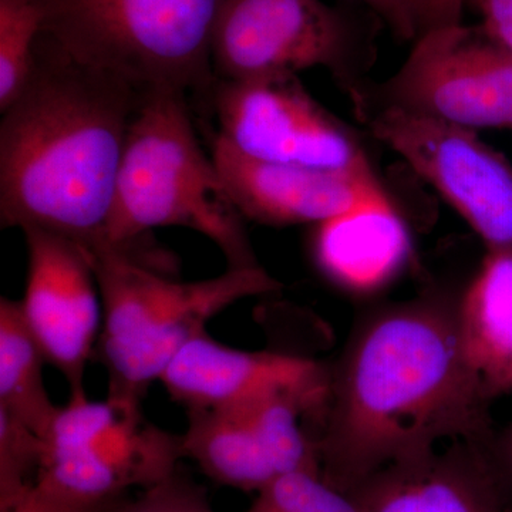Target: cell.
Instances as JSON below:
<instances>
[{
	"label": "cell",
	"instance_id": "obj_1",
	"mask_svg": "<svg viewBox=\"0 0 512 512\" xmlns=\"http://www.w3.org/2000/svg\"><path fill=\"white\" fill-rule=\"evenodd\" d=\"M493 403L468 366L457 295L421 293L357 320L320 423V473L352 493L384 468L453 443H487Z\"/></svg>",
	"mask_w": 512,
	"mask_h": 512
},
{
	"label": "cell",
	"instance_id": "obj_2",
	"mask_svg": "<svg viewBox=\"0 0 512 512\" xmlns=\"http://www.w3.org/2000/svg\"><path fill=\"white\" fill-rule=\"evenodd\" d=\"M144 94L40 35L0 123V222L104 244L128 128Z\"/></svg>",
	"mask_w": 512,
	"mask_h": 512
},
{
	"label": "cell",
	"instance_id": "obj_3",
	"mask_svg": "<svg viewBox=\"0 0 512 512\" xmlns=\"http://www.w3.org/2000/svg\"><path fill=\"white\" fill-rule=\"evenodd\" d=\"M167 227L210 239L228 268L259 265L244 217L200 146L187 97L154 90L144 94L128 128L104 244L131 252L147 232Z\"/></svg>",
	"mask_w": 512,
	"mask_h": 512
},
{
	"label": "cell",
	"instance_id": "obj_4",
	"mask_svg": "<svg viewBox=\"0 0 512 512\" xmlns=\"http://www.w3.org/2000/svg\"><path fill=\"white\" fill-rule=\"evenodd\" d=\"M103 302L96 353L109 376V394L143 402L168 365L207 332L215 316L235 303L281 291L261 265L228 268L204 281L181 282L127 251L101 244L86 248Z\"/></svg>",
	"mask_w": 512,
	"mask_h": 512
},
{
	"label": "cell",
	"instance_id": "obj_5",
	"mask_svg": "<svg viewBox=\"0 0 512 512\" xmlns=\"http://www.w3.org/2000/svg\"><path fill=\"white\" fill-rule=\"evenodd\" d=\"M42 35L141 93L210 90L224 0H45Z\"/></svg>",
	"mask_w": 512,
	"mask_h": 512
},
{
	"label": "cell",
	"instance_id": "obj_6",
	"mask_svg": "<svg viewBox=\"0 0 512 512\" xmlns=\"http://www.w3.org/2000/svg\"><path fill=\"white\" fill-rule=\"evenodd\" d=\"M375 53L342 10L323 0H224L214 39L217 79L298 74L322 67L349 94L369 80Z\"/></svg>",
	"mask_w": 512,
	"mask_h": 512
},
{
	"label": "cell",
	"instance_id": "obj_7",
	"mask_svg": "<svg viewBox=\"0 0 512 512\" xmlns=\"http://www.w3.org/2000/svg\"><path fill=\"white\" fill-rule=\"evenodd\" d=\"M215 137L266 163L377 178L365 148L348 124L318 103L298 74L215 80Z\"/></svg>",
	"mask_w": 512,
	"mask_h": 512
},
{
	"label": "cell",
	"instance_id": "obj_8",
	"mask_svg": "<svg viewBox=\"0 0 512 512\" xmlns=\"http://www.w3.org/2000/svg\"><path fill=\"white\" fill-rule=\"evenodd\" d=\"M353 107L372 136L466 221L485 251L512 247V165L476 131L389 104Z\"/></svg>",
	"mask_w": 512,
	"mask_h": 512
},
{
	"label": "cell",
	"instance_id": "obj_9",
	"mask_svg": "<svg viewBox=\"0 0 512 512\" xmlns=\"http://www.w3.org/2000/svg\"><path fill=\"white\" fill-rule=\"evenodd\" d=\"M389 104L478 130H512V56L464 25L414 39L400 69L382 84L367 83L352 104Z\"/></svg>",
	"mask_w": 512,
	"mask_h": 512
},
{
	"label": "cell",
	"instance_id": "obj_10",
	"mask_svg": "<svg viewBox=\"0 0 512 512\" xmlns=\"http://www.w3.org/2000/svg\"><path fill=\"white\" fill-rule=\"evenodd\" d=\"M28 275L20 311L33 338L69 386L86 396L84 377L103 330V302L86 249L40 228L22 229Z\"/></svg>",
	"mask_w": 512,
	"mask_h": 512
},
{
	"label": "cell",
	"instance_id": "obj_11",
	"mask_svg": "<svg viewBox=\"0 0 512 512\" xmlns=\"http://www.w3.org/2000/svg\"><path fill=\"white\" fill-rule=\"evenodd\" d=\"M160 383L187 410L232 409L281 396L301 403L320 424L330 366L291 353L231 348L205 332L174 357Z\"/></svg>",
	"mask_w": 512,
	"mask_h": 512
},
{
	"label": "cell",
	"instance_id": "obj_12",
	"mask_svg": "<svg viewBox=\"0 0 512 512\" xmlns=\"http://www.w3.org/2000/svg\"><path fill=\"white\" fill-rule=\"evenodd\" d=\"M183 457L181 434L150 423L141 403H124L80 443L46 450L36 484L74 504L104 512L128 488L146 490L173 476Z\"/></svg>",
	"mask_w": 512,
	"mask_h": 512
},
{
	"label": "cell",
	"instance_id": "obj_13",
	"mask_svg": "<svg viewBox=\"0 0 512 512\" xmlns=\"http://www.w3.org/2000/svg\"><path fill=\"white\" fill-rule=\"evenodd\" d=\"M211 156L239 214L259 224L313 227L356 208L393 202L380 181L266 163L215 136Z\"/></svg>",
	"mask_w": 512,
	"mask_h": 512
},
{
	"label": "cell",
	"instance_id": "obj_14",
	"mask_svg": "<svg viewBox=\"0 0 512 512\" xmlns=\"http://www.w3.org/2000/svg\"><path fill=\"white\" fill-rule=\"evenodd\" d=\"M363 512H512L485 443H453L384 468L350 493Z\"/></svg>",
	"mask_w": 512,
	"mask_h": 512
},
{
	"label": "cell",
	"instance_id": "obj_15",
	"mask_svg": "<svg viewBox=\"0 0 512 512\" xmlns=\"http://www.w3.org/2000/svg\"><path fill=\"white\" fill-rule=\"evenodd\" d=\"M409 255V231L394 202L356 208L313 225V264L350 295L383 289L402 272Z\"/></svg>",
	"mask_w": 512,
	"mask_h": 512
},
{
	"label": "cell",
	"instance_id": "obj_16",
	"mask_svg": "<svg viewBox=\"0 0 512 512\" xmlns=\"http://www.w3.org/2000/svg\"><path fill=\"white\" fill-rule=\"evenodd\" d=\"M457 326L471 372L491 403L512 394V247L485 251L457 295Z\"/></svg>",
	"mask_w": 512,
	"mask_h": 512
},
{
	"label": "cell",
	"instance_id": "obj_17",
	"mask_svg": "<svg viewBox=\"0 0 512 512\" xmlns=\"http://www.w3.org/2000/svg\"><path fill=\"white\" fill-rule=\"evenodd\" d=\"M183 456L217 484L258 493L284 477L251 423L237 409L188 410Z\"/></svg>",
	"mask_w": 512,
	"mask_h": 512
},
{
	"label": "cell",
	"instance_id": "obj_18",
	"mask_svg": "<svg viewBox=\"0 0 512 512\" xmlns=\"http://www.w3.org/2000/svg\"><path fill=\"white\" fill-rule=\"evenodd\" d=\"M49 365L20 311L19 301L0 299V410L45 439L59 407L50 399L43 370Z\"/></svg>",
	"mask_w": 512,
	"mask_h": 512
},
{
	"label": "cell",
	"instance_id": "obj_19",
	"mask_svg": "<svg viewBox=\"0 0 512 512\" xmlns=\"http://www.w3.org/2000/svg\"><path fill=\"white\" fill-rule=\"evenodd\" d=\"M45 0H0V110L5 111L28 84L36 47L45 26Z\"/></svg>",
	"mask_w": 512,
	"mask_h": 512
},
{
	"label": "cell",
	"instance_id": "obj_20",
	"mask_svg": "<svg viewBox=\"0 0 512 512\" xmlns=\"http://www.w3.org/2000/svg\"><path fill=\"white\" fill-rule=\"evenodd\" d=\"M247 512H363L350 493L328 483L319 473L279 477L256 493Z\"/></svg>",
	"mask_w": 512,
	"mask_h": 512
},
{
	"label": "cell",
	"instance_id": "obj_21",
	"mask_svg": "<svg viewBox=\"0 0 512 512\" xmlns=\"http://www.w3.org/2000/svg\"><path fill=\"white\" fill-rule=\"evenodd\" d=\"M45 453V439L37 431L0 410V508L36 484Z\"/></svg>",
	"mask_w": 512,
	"mask_h": 512
},
{
	"label": "cell",
	"instance_id": "obj_22",
	"mask_svg": "<svg viewBox=\"0 0 512 512\" xmlns=\"http://www.w3.org/2000/svg\"><path fill=\"white\" fill-rule=\"evenodd\" d=\"M120 512H215L204 488L187 478L173 476L146 488Z\"/></svg>",
	"mask_w": 512,
	"mask_h": 512
},
{
	"label": "cell",
	"instance_id": "obj_23",
	"mask_svg": "<svg viewBox=\"0 0 512 512\" xmlns=\"http://www.w3.org/2000/svg\"><path fill=\"white\" fill-rule=\"evenodd\" d=\"M467 0H412L416 37L430 30L463 25Z\"/></svg>",
	"mask_w": 512,
	"mask_h": 512
},
{
	"label": "cell",
	"instance_id": "obj_24",
	"mask_svg": "<svg viewBox=\"0 0 512 512\" xmlns=\"http://www.w3.org/2000/svg\"><path fill=\"white\" fill-rule=\"evenodd\" d=\"M485 454L495 480L512 508V420L501 429H495L491 439L485 443Z\"/></svg>",
	"mask_w": 512,
	"mask_h": 512
},
{
	"label": "cell",
	"instance_id": "obj_25",
	"mask_svg": "<svg viewBox=\"0 0 512 512\" xmlns=\"http://www.w3.org/2000/svg\"><path fill=\"white\" fill-rule=\"evenodd\" d=\"M477 5L485 35L512 56V0H477Z\"/></svg>",
	"mask_w": 512,
	"mask_h": 512
},
{
	"label": "cell",
	"instance_id": "obj_26",
	"mask_svg": "<svg viewBox=\"0 0 512 512\" xmlns=\"http://www.w3.org/2000/svg\"><path fill=\"white\" fill-rule=\"evenodd\" d=\"M0 512H96L82 505L74 504L60 497L42 485L35 484L32 488L13 501L12 504L0 508Z\"/></svg>",
	"mask_w": 512,
	"mask_h": 512
},
{
	"label": "cell",
	"instance_id": "obj_27",
	"mask_svg": "<svg viewBox=\"0 0 512 512\" xmlns=\"http://www.w3.org/2000/svg\"><path fill=\"white\" fill-rule=\"evenodd\" d=\"M362 2L389 26L394 35L404 40L416 39L412 0H362Z\"/></svg>",
	"mask_w": 512,
	"mask_h": 512
}]
</instances>
